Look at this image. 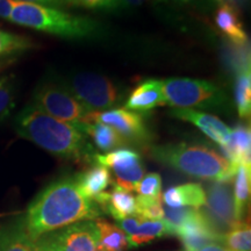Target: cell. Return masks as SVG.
<instances>
[{"label":"cell","instance_id":"6da1fadb","mask_svg":"<svg viewBox=\"0 0 251 251\" xmlns=\"http://www.w3.org/2000/svg\"><path fill=\"white\" fill-rule=\"evenodd\" d=\"M101 208L85 197L75 177H65L48 185L31 201L23 225L34 241L43 235L81 221H92Z\"/></svg>","mask_w":251,"mask_h":251},{"label":"cell","instance_id":"7a4b0ae2","mask_svg":"<svg viewBox=\"0 0 251 251\" xmlns=\"http://www.w3.org/2000/svg\"><path fill=\"white\" fill-rule=\"evenodd\" d=\"M15 130L20 137L58 158L93 163L96 152L81 130L80 122L58 120L28 105L15 118Z\"/></svg>","mask_w":251,"mask_h":251},{"label":"cell","instance_id":"3957f363","mask_svg":"<svg viewBox=\"0 0 251 251\" xmlns=\"http://www.w3.org/2000/svg\"><path fill=\"white\" fill-rule=\"evenodd\" d=\"M150 155L162 164L203 180L230 183L237 169L215 150L198 144L180 142L152 146Z\"/></svg>","mask_w":251,"mask_h":251},{"label":"cell","instance_id":"277c9868","mask_svg":"<svg viewBox=\"0 0 251 251\" xmlns=\"http://www.w3.org/2000/svg\"><path fill=\"white\" fill-rule=\"evenodd\" d=\"M9 21L64 39H89L98 35V21L63 9L15 0Z\"/></svg>","mask_w":251,"mask_h":251},{"label":"cell","instance_id":"5b68a950","mask_svg":"<svg viewBox=\"0 0 251 251\" xmlns=\"http://www.w3.org/2000/svg\"><path fill=\"white\" fill-rule=\"evenodd\" d=\"M165 105L174 108L225 109L228 107L226 93L215 84L190 78L162 80Z\"/></svg>","mask_w":251,"mask_h":251},{"label":"cell","instance_id":"8992f818","mask_svg":"<svg viewBox=\"0 0 251 251\" xmlns=\"http://www.w3.org/2000/svg\"><path fill=\"white\" fill-rule=\"evenodd\" d=\"M67 86L87 112L112 108L122 98L121 90L114 81L93 72L76 75Z\"/></svg>","mask_w":251,"mask_h":251},{"label":"cell","instance_id":"52a82bcc","mask_svg":"<svg viewBox=\"0 0 251 251\" xmlns=\"http://www.w3.org/2000/svg\"><path fill=\"white\" fill-rule=\"evenodd\" d=\"M31 105L50 117L67 122H80L89 113L75 98L67 84L58 81L48 80L37 86Z\"/></svg>","mask_w":251,"mask_h":251},{"label":"cell","instance_id":"ba28073f","mask_svg":"<svg viewBox=\"0 0 251 251\" xmlns=\"http://www.w3.org/2000/svg\"><path fill=\"white\" fill-rule=\"evenodd\" d=\"M80 122H98L113 128L127 141L128 144H146L151 140V134L140 113L125 108H114L103 112H89Z\"/></svg>","mask_w":251,"mask_h":251},{"label":"cell","instance_id":"9c48e42d","mask_svg":"<svg viewBox=\"0 0 251 251\" xmlns=\"http://www.w3.org/2000/svg\"><path fill=\"white\" fill-rule=\"evenodd\" d=\"M36 241L51 251H101L92 221L77 222L43 235Z\"/></svg>","mask_w":251,"mask_h":251},{"label":"cell","instance_id":"30bf717a","mask_svg":"<svg viewBox=\"0 0 251 251\" xmlns=\"http://www.w3.org/2000/svg\"><path fill=\"white\" fill-rule=\"evenodd\" d=\"M93 164H99L114 172L118 186L127 191H135L144 176V166L139 152L131 149H118L105 155L96 153Z\"/></svg>","mask_w":251,"mask_h":251},{"label":"cell","instance_id":"8fae6325","mask_svg":"<svg viewBox=\"0 0 251 251\" xmlns=\"http://www.w3.org/2000/svg\"><path fill=\"white\" fill-rule=\"evenodd\" d=\"M206 211H202L213 229L219 235L227 233L237 224L235 216L234 197L230 183L214 181L207 187Z\"/></svg>","mask_w":251,"mask_h":251},{"label":"cell","instance_id":"7c38bea8","mask_svg":"<svg viewBox=\"0 0 251 251\" xmlns=\"http://www.w3.org/2000/svg\"><path fill=\"white\" fill-rule=\"evenodd\" d=\"M170 114L176 119L196 126L207 137L218 143L220 148H224L229 143L231 129L214 115L187 108H174Z\"/></svg>","mask_w":251,"mask_h":251},{"label":"cell","instance_id":"4fadbf2b","mask_svg":"<svg viewBox=\"0 0 251 251\" xmlns=\"http://www.w3.org/2000/svg\"><path fill=\"white\" fill-rule=\"evenodd\" d=\"M78 187L85 197L100 207L106 197V190L112 184L111 172L105 166L93 164L84 172L75 177Z\"/></svg>","mask_w":251,"mask_h":251},{"label":"cell","instance_id":"5bb4252c","mask_svg":"<svg viewBox=\"0 0 251 251\" xmlns=\"http://www.w3.org/2000/svg\"><path fill=\"white\" fill-rule=\"evenodd\" d=\"M165 105L162 90V80L148 79L133 90L126 101V109L142 113L152 111Z\"/></svg>","mask_w":251,"mask_h":251},{"label":"cell","instance_id":"9a60e30c","mask_svg":"<svg viewBox=\"0 0 251 251\" xmlns=\"http://www.w3.org/2000/svg\"><path fill=\"white\" fill-rule=\"evenodd\" d=\"M163 200L170 208L187 206L200 208L206 205V192L200 184L187 183L168 188L163 194Z\"/></svg>","mask_w":251,"mask_h":251},{"label":"cell","instance_id":"2e32d148","mask_svg":"<svg viewBox=\"0 0 251 251\" xmlns=\"http://www.w3.org/2000/svg\"><path fill=\"white\" fill-rule=\"evenodd\" d=\"M221 151L225 158L235 166L243 164L251 168V133L249 126H238L231 130L229 143L221 148Z\"/></svg>","mask_w":251,"mask_h":251},{"label":"cell","instance_id":"e0dca14e","mask_svg":"<svg viewBox=\"0 0 251 251\" xmlns=\"http://www.w3.org/2000/svg\"><path fill=\"white\" fill-rule=\"evenodd\" d=\"M215 25L220 33L227 36L234 45L244 46L248 41L246 30L237 9L230 4H222L215 13Z\"/></svg>","mask_w":251,"mask_h":251},{"label":"cell","instance_id":"ac0fdd59","mask_svg":"<svg viewBox=\"0 0 251 251\" xmlns=\"http://www.w3.org/2000/svg\"><path fill=\"white\" fill-rule=\"evenodd\" d=\"M102 212H107L117 221L136 214V198L130 191L124 190L118 185L107 191L101 207Z\"/></svg>","mask_w":251,"mask_h":251},{"label":"cell","instance_id":"d6986e66","mask_svg":"<svg viewBox=\"0 0 251 251\" xmlns=\"http://www.w3.org/2000/svg\"><path fill=\"white\" fill-rule=\"evenodd\" d=\"M94 225L101 251H126L131 248L127 234L117 225L99 218L96 219Z\"/></svg>","mask_w":251,"mask_h":251},{"label":"cell","instance_id":"ffe728a7","mask_svg":"<svg viewBox=\"0 0 251 251\" xmlns=\"http://www.w3.org/2000/svg\"><path fill=\"white\" fill-rule=\"evenodd\" d=\"M80 128L93 140L97 148L101 151H109V150L128 146L127 141L109 126L98 124V122H93V124L80 122Z\"/></svg>","mask_w":251,"mask_h":251},{"label":"cell","instance_id":"44dd1931","mask_svg":"<svg viewBox=\"0 0 251 251\" xmlns=\"http://www.w3.org/2000/svg\"><path fill=\"white\" fill-rule=\"evenodd\" d=\"M0 251H36V241L27 234L21 221L0 230Z\"/></svg>","mask_w":251,"mask_h":251},{"label":"cell","instance_id":"7402d4cb","mask_svg":"<svg viewBox=\"0 0 251 251\" xmlns=\"http://www.w3.org/2000/svg\"><path fill=\"white\" fill-rule=\"evenodd\" d=\"M250 181H251V168L243 164H238L235 174L234 185V208L235 216L237 221H242L247 205L250 197Z\"/></svg>","mask_w":251,"mask_h":251},{"label":"cell","instance_id":"603a6c76","mask_svg":"<svg viewBox=\"0 0 251 251\" xmlns=\"http://www.w3.org/2000/svg\"><path fill=\"white\" fill-rule=\"evenodd\" d=\"M163 236H171L170 229L163 220L151 221V220H142V222L136 228L133 235L128 236L131 248L143 246V244L152 242L153 240Z\"/></svg>","mask_w":251,"mask_h":251},{"label":"cell","instance_id":"cb8c5ba5","mask_svg":"<svg viewBox=\"0 0 251 251\" xmlns=\"http://www.w3.org/2000/svg\"><path fill=\"white\" fill-rule=\"evenodd\" d=\"M235 103L240 118L249 119L251 113V72L250 68L238 72L235 80Z\"/></svg>","mask_w":251,"mask_h":251},{"label":"cell","instance_id":"d4e9b609","mask_svg":"<svg viewBox=\"0 0 251 251\" xmlns=\"http://www.w3.org/2000/svg\"><path fill=\"white\" fill-rule=\"evenodd\" d=\"M33 42L27 37L9 33L0 28V63L23 54L26 50L33 48Z\"/></svg>","mask_w":251,"mask_h":251},{"label":"cell","instance_id":"484cf974","mask_svg":"<svg viewBox=\"0 0 251 251\" xmlns=\"http://www.w3.org/2000/svg\"><path fill=\"white\" fill-rule=\"evenodd\" d=\"M221 244L230 251H250L251 229L249 222H237L233 228L222 235Z\"/></svg>","mask_w":251,"mask_h":251},{"label":"cell","instance_id":"4316f807","mask_svg":"<svg viewBox=\"0 0 251 251\" xmlns=\"http://www.w3.org/2000/svg\"><path fill=\"white\" fill-rule=\"evenodd\" d=\"M136 215L146 220H151V221H158L163 220L164 211H163L162 205V196L161 197H141L136 198Z\"/></svg>","mask_w":251,"mask_h":251},{"label":"cell","instance_id":"83f0119b","mask_svg":"<svg viewBox=\"0 0 251 251\" xmlns=\"http://www.w3.org/2000/svg\"><path fill=\"white\" fill-rule=\"evenodd\" d=\"M15 87H14V76L0 77V122H2L11 114L14 107Z\"/></svg>","mask_w":251,"mask_h":251},{"label":"cell","instance_id":"f1b7e54d","mask_svg":"<svg viewBox=\"0 0 251 251\" xmlns=\"http://www.w3.org/2000/svg\"><path fill=\"white\" fill-rule=\"evenodd\" d=\"M199 208H192V207H181V208H170V207H163L164 216L163 221L170 229L171 235H176L177 229L181 225L191 220L198 213Z\"/></svg>","mask_w":251,"mask_h":251},{"label":"cell","instance_id":"f546056e","mask_svg":"<svg viewBox=\"0 0 251 251\" xmlns=\"http://www.w3.org/2000/svg\"><path fill=\"white\" fill-rule=\"evenodd\" d=\"M135 191L141 197H161L162 196V178L158 174H148L136 185Z\"/></svg>","mask_w":251,"mask_h":251},{"label":"cell","instance_id":"4dcf8cb0","mask_svg":"<svg viewBox=\"0 0 251 251\" xmlns=\"http://www.w3.org/2000/svg\"><path fill=\"white\" fill-rule=\"evenodd\" d=\"M72 7H84L87 9H115L120 7V0H71Z\"/></svg>","mask_w":251,"mask_h":251},{"label":"cell","instance_id":"1f68e13d","mask_svg":"<svg viewBox=\"0 0 251 251\" xmlns=\"http://www.w3.org/2000/svg\"><path fill=\"white\" fill-rule=\"evenodd\" d=\"M18 1H24V2H30V4H37L47 6V7H52V8H69L72 7L71 0H18Z\"/></svg>","mask_w":251,"mask_h":251},{"label":"cell","instance_id":"d6a6232c","mask_svg":"<svg viewBox=\"0 0 251 251\" xmlns=\"http://www.w3.org/2000/svg\"><path fill=\"white\" fill-rule=\"evenodd\" d=\"M15 0H0V18L9 20Z\"/></svg>","mask_w":251,"mask_h":251},{"label":"cell","instance_id":"836d02e7","mask_svg":"<svg viewBox=\"0 0 251 251\" xmlns=\"http://www.w3.org/2000/svg\"><path fill=\"white\" fill-rule=\"evenodd\" d=\"M199 251H230L228 250L227 248L222 244H218V243H211V244H207L203 248H201Z\"/></svg>","mask_w":251,"mask_h":251},{"label":"cell","instance_id":"e575fe53","mask_svg":"<svg viewBox=\"0 0 251 251\" xmlns=\"http://www.w3.org/2000/svg\"><path fill=\"white\" fill-rule=\"evenodd\" d=\"M151 1H155V0H120V4L121 6H141Z\"/></svg>","mask_w":251,"mask_h":251},{"label":"cell","instance_id":"d590c367","mask_svg":"<svg viewBox=\"0 0 251 251\" xmlns=\"http://www.w3.org/2000/svg\"><path fill=\"white\" fill-rule=\"evenodd\" d=\"M36 251H51V250H49L48 248L43 246V244H41L39 241H36Z\"/></svg>","mask_w":251,"mask_h":251},{"label":"cell","instance_id":"8d00e7d4","mask_svg":"<svg viewBox=\"0 0 251 251\" xmlns=\"http://www.w3.org/2000/svg\"><path fill=\"white\" fill-rule=\"evenodd\" d=\"M169 1H174V2H181V4H185V2H190L191 0H169Z\"/></svg>","mask_w":251,"mask_h":251},{"label":"cell","instance_id":"74e56055","mask_svg":"<svg viewBox=\"0 0 251 251\" xmlns=\"http://www.w3.org/2000/svg\"><path fill=\"white\" fill-rule=\"evenodd\" d=\"M215 1H218V2H224L225 0H215Z\"/></svg>","mask_w":251,"mask_h":251}]
</instances>
